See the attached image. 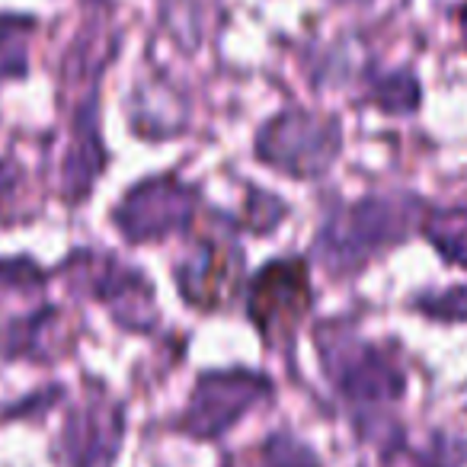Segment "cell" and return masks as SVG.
<instances>
[{
    "label": "cell",
    "instance_id": "1",
    "mask_svg": "<svg viewBox=\"0 0 467 467\" xmlns=\"http://www.w3.org/2000/svg\"><path fill=\"white\" fill-rule=\"evenodd\" d=\"M263 161L295 176H317L330 167L339 150V131L330 119L285 112L260 131L256 141Z\"/></svg>",
    "mask_w": 467,
    "mask_h": 467
},
{
    "label": "cell",
    "instance_id": "2",
    "mask_svg": "<svg viewBox=\"0 0 467 467\" xmlns=\"http://www.w3.org/2000/svg\"><path fill=\"white\" fill-rule=\"evenodd\" d=\"M403 224H407V214L394 202L384 199H365L358 205L346 208V212L333 214L327 221L324 237H320L327 266L343 269L368 260L378 247L400 237Z\"/></svg>",
    "mask_w": 467,
    "mask_h": 467
},
{
    "label": "cell",
    "instance_id": "3",
    "mask_svg": "<svg viewBox=\"0 0 467 467\" xmlns=\"http://www.w3.org/2000/svg\"><path fill=\"white\" fill-rule=\"evenodd\" d=\"M311 307L307 266L301 260H275L260 269L250 285V320L269 343H285Z\"/></svg>",
    "mask_w": 467,
    "mask_h": 467
},
{
    "label": "cell",
    "instance_id": "4",
    "mask_svg": "<svg viewBox=\"0 0 467 467\" xmlns=\"http://www.w3.org/2000/svg\"><path fill=\"white\" fill-rule=\"evenodd\" d=\"M266 394L269 381L260 375H250V371H212V375H202V381L195 384L192 397H189L180 429L202 435V439H214Z\"/></svg>",
    "mask_w": 467,
    "mask_h": 467
},
{
    "label": "cell",
    "instance_id": "5",
    "mask_svg": "<svg viewBox=\"0 0 467 467\" xmlns=\"http://www.w3.org/2000/svg\"><path fill=\"white\" fill-rule=\"evenodd\" d=\"M320 349L327 356V371L346 397L358 403H384L400 397L403 375L381 349L352 339H324Z\"/></svg>",
    "mask_w": 467,
    "mask_h": 467
},
{
    "label": "cell",
    "instance_id": "6",
    "mask_svg": "<svg viewBox=\"0 0 467 467\" xmlns=\"http://www.w3.org/2000/svg\"><path fill=\"white\" fill-rule=\"evenodd\" d=\"M195 208V192L182 186L173 176H157L141 186H135L116 208V224L122 234H129L131 241L141 244L150 237H163V234L186 227Z\"/></svg>",
    "mask_w": 467,
    "mask_h": 467
},
{
    "label": "cell",
    "instance_id": "7",
    "mask_svg": "<svg viewBox=\"0 0 467 467\" xmlns=\"http://www.w3.org/2000/svg\"><path fill=\"white\" fill-rule=\"evenodd\" d=\"M80 260H84L80 273L87 275V285L109 305L116 320H122L131 330H144L154 320V288L141 275L125 269L122 263L99 260V256H80Z\"/></svg>",
    "mask_w": 467,
    "mask_h": 467
},
{
    "label": "cell",
    "instance_id": "8",
    "mask_svg": "<svg viewBox=\"0 0 467 467\" xmlns=\"http://www.w3.org/2000/svg\"><path fill=\"white\" fill-rule=\"evenodd\" d=\"M182 298L199 307H214L231 298L241 279V254L227 244H199L176 269Z\"/></svg>",
    "mask_w": 467,
    "mask_h": 467
},
{
    "label": "cell",
    "instance_id": "9",
    "mask_svg": "<svg viewBox=\"0 0 467 467\" xmlns=\"http://www.w3.org/2000/svg\"><path fill=\"white\" fill-rule=\"evenodd\" d=\"M122 439V413L106 400H90L71 413L65 429V451L71 467H103Z\"/></svg>",
    "mask_w": 467,
    "mask_h": 467
},
{
    "label": "cell",
    "instance_id": "10",
    "mask_svg": "<svg viewBox=\"0 0 467 467\" xmlns=\"http://www.w3.org/2000/svg\"><path fill=\"white\" fill-rule=\"evenodd\" d=\"M426 237L448 263L467 266V212H435L426 218Z\"/></svg>",
    "mask_w": 467,
    "mask_h": 467
},
{
    "label": "cell",
    "instance_id": "11",
    "mask_svg": "<svg viewBox=\"0 0 467 467\" xmlns=\"http://www.w3.org/2000/svg\"><path fill=\"white\" fill-rule=\"evenodd\" d=\"M250 467H320L314 451L288 435H273L266 445H260L250 458Z\"/></svg>",
    "mask_w": 467,
    "mask_h": 467
},
{
    "label": "cell",
    "instance_id": "12",
    "mask_svg": "<svg viewBox=\"0 0 467 467\" xmlns=\"http://www.w3.org/2000/svg\"><path fill=\"white\" fill-rule=\"evenodd\" d=\"M26 20H4L0 23V74L20 78L26 74Z\"/></svg>",
    "mask_w": 467,
    "mask_h": 467
},
{
    "label": "cell",
    "instance_id": "13",
    "mask_svg": "<svg viewBox=\"0 0 467 467\" xmlns=\"http://www.w3.org/2000/svg\"><path fill=\"white\" fill-rule=\"evenodd\" d=\"M375 99L390 112H407L416 106L420 99V90H416V80L407 78V74H394V78L381 80L375 90Z\"/></svg>",
    "mask_w": 467,
    "mask_h": 467
},
{
    "label": "cell",
    "instance_id": "14",
    "mask_svg": "<svg viewBox=\"0 0 467 467\" xmlns=\"http://www.w3.org/2000/svg\"><path fill=\"white\" fill-rule=\"evenodd\" d=\"M426 311L435 317H467V288H454L441 298L426 301Z\"/></svg>",
    "mask_w": 467,
    "mask_h": 467
},
{
    "label": "cell",
    "instance_id": "15",
    "mask_svg": "<svg viewBox=\"0 0 467 467\" xmlns=\"http://www.w3.org/2000/svg\"><path fill=\"white\" fill-rule=\"evenodd\" d=\"M461 23H464V29H467V7H464V14H461Z\"/></svg>",
    "mask_w": 467,
    "mask_h": 467
}]
</instances>
